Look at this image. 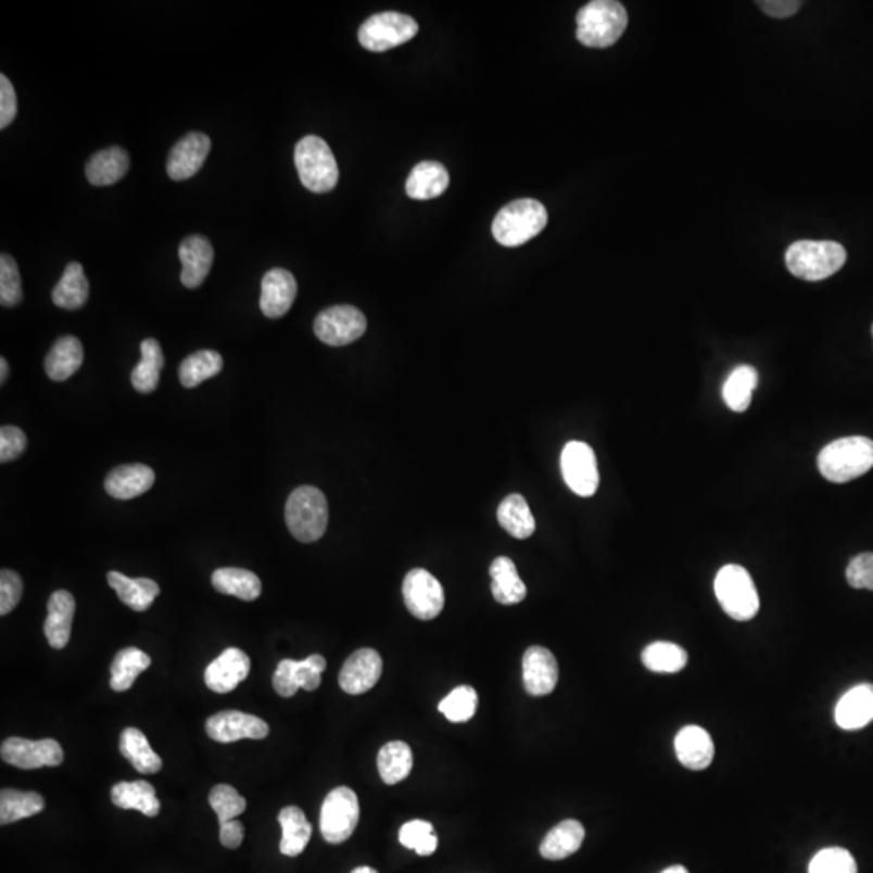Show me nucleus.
Returning a JSON list of instances; mask_svg holds the SVG:
<instances>
[{"instance_id":"obj_1","label":"nucleus","mask_w":873,"mask_h":873,"mask_svg":"<svg viewBox=\"0 0 873 873\" xmlns=\"http://www.w3.org/2000/svg\"><path fill=\"white\" fill-rule=\"evenodd\" d=\"M817 465L826 481H855L873 468V440L861 435L835 440L820 452Z\"/></svg>"},{"instance_id":"obj_2","label":"nucleus","mask_w":873,"mask_h":873,"mask_svg":"<svg viewBox=\"0 0 873 873\" xmlns=\"http://www.w3.org/2000/svg\"><path fill=\"white\" fill-rule=\"evenodd\" d=\"M577 23L578 41L585 48H610L627 29L628 12L615 0H594L578 12Z\"/></svg>"},{"instance_id":"obj_3","label":"nucleus","mask_w":873,"mask_h":873,"mask_svg":"<svg viewBox=\"0 0 873 873\" xmlns=\"http://www.w3.org/2000/svg\"><path fill=\"white\" fill-rule=\"evenodd\" d=\"M846 257L845 246L836 241L800 240L786 251V266L793 276L807 282H819L842 270Z\"/></svg>"},{"instance_id":"obj_4","label":"nucleus","mask_w":873,"mask_h":873,"mask_svg":"<svg viewBox=\"0 0 873 873\" xmlns=\"http://www.w3.org/2000/svg\"><path fill=\"white\" fill-rule=\"evenodd\" d=\"M289 531L296 541L311 544L319 541L329 524L326 495L313 485H301L291 492L286 507Z\"/></svg>"},{"instance_id":"obj_5","label":"nucleus","mask_w":873,"mask_h":873,"mask_svg":"<svg viewBox=\"0 0 873 873\" xmlns=\"http://www.w3.org/2000/svg\"><path fill=\"white\" fill-rule=\"evenodd\" d=\"M294 165L304 188L313 193H329L339 184V165L322 138L304 137L294 149Z\"/></svg>"},{"instance_id":"obj_6","label":"nucleus","mask_w":873,"mask_h":873,"mask_svg":"<svg viewBox=\"0 0 873 873\" xmlns=\"http://www.w3.org/2000/svg\"><path fill=\"white\" fill-rule=\"evenodd\" d=\"M547 220V210L539 201H513L495 217L492 233L504 246H521L537 237L544 230Z\"/></svg>"},{"instance_id":"obj_7","label":"nucleus","mask_w":873,"mask_h":873,"mask_svg":"<svg viewBox=\"0 0 873 873\" xmlns=\"http://www.w3.org/2000/svg\"><path fill=\"white\" fill-rule=\"evenodd\" d=\"M716 595L728 617L749 621L759 611L760 600L749 571L739 565H726L716 578Z\"/></svg>"},{"instance_id":"obj_8","label":"nucleus","mask_w":873,"mask_h":873,"mask_svg":"<svg viewBox=\"0 0 873 873\" xmlns=\"http://www.w3.org/2000/svg\"><path fill=\"white\" fill-rule=\"evenodd\" d=\"M359 822V800L349 786H339L324 799L320 809V833L330 845L345 843Z\"/></svg>"},{"instance_id":"obj_9","label":"nucleus","mask_w":873,"mask_h":873,"mask_svg":"<svg viewBox=\"0 0 873 873\" xmlns=\"http://www.w3.org/2000/svg\"><path fill=\"white\" fill-rule=\"evenodd\" d=\"M419 26L412 16L398 12H383L370 16L359 28L358 38L364 49L385 52L405 45L418 35Z\"/></svg>"},{"instance_id":"obj_10","label":"nucleus","mask_w":873,"mask_h":873,"mask_svg":"<svg viewBox=\"0 0 873 873\" xmlns=\"http://www.w3.org/2000/svg\"><path fill=\"white\" fill-rule=\"evenodd\" d=\"M367 329L366 316L350 304L327 307L314 320V333L330 346H345L362 339Z\"/></svg>"},{"instance_id":"obj_11","label":"nucleus","mask_w":873,"mask_h":873,"mask_svg":"<svg viewBox=\"0 0 873 873\" xmlns=\"http://www.w3.org/2000/svg\"><path fill=\"white\" fill-rule=\"evenodd\" d=\"M3 762L22 770L59 767L64 762V750L55 739L31 741L9 737L0 747Z\"/></svg>"},{"instance_id":"obj_12","label":"nucleus","mask_w":873,"mask_h":873,"mask_svg":"<svg viewBox=\"0 0 873 873\" xmlns=\"http://www.w3.org/2000/svg\"><path fill=\"white\" fill-rule=\"evenodd\" d=\"M403 598L406 608L418 620H434L445 605L442 584L428 570L416 568L403 581Z\"/></svg>"},{"instance_id":"obj_13","label":"nucleus","mask_w":873,"mask_h":873,"mask_svg":"<svg viewBox=\"0 0 873 873\" xmlns=\"http://www.w3.org/2000/svg\"><path fill=\"white\" fill-rule=\"evenodd\" d=\"M561 472L568 488L580 497H592L598 489L597 458L584 442L567 443L561 452Z\"/></svg>"},{"instance_id":"obj_14","label":"nucleus","mask_w":873,"mask_h":873,"mask_svg":"<svg viewBox=\"0 0 873 873\" xmlns=\"http://www.w3.org/2000/svg\"><path fill=\"white\" fill-rule=\"evenodd\" d=\"M206 733L211 739L224 744L240 739H264L269 734V725L260 717L240 710H224L207 720Z\"/></svg>"},{"instance_id":"obj_15","label":"nucleus","mask_w":873,"mask_h":873,"mask_svg":"<svg viewBox=\"0 0 873 873\" xmlns=\"http://www.w3.org/2000/svg\"><path fill=\"white\" fill-rule=\"evenodd\" d=\"M382 658L377 650H356L343 663L339 678L340 687L352 696L367 693L382 676Z\"/></svg>"},{"instance_id":"obj_16","label":"nucleus","mask_w":873,"mask_h":873,"mask_svg":"<svg viewBox=\"0 0 873 873\" xmlns=\"http://www.w3.org/2000/svg\"><path fill=\"white\" fill-rule=\"evenodd\" d=\"M522 681L531 696L542 697L554 693L558 683V663L555 655L542 646L529 647L522 657Z\"/></svg>"},{"instance_id":"obj_17","label":"nucleus","mask_w":873,"mask_h":873,"mask_svg":"<svg viewBox=\"0 0 873 873\" xmlns=\"http://www.w3.org/2000/svg\"><path fill=\"white\" fill-rule=\"evenodd\" d=\"M211 151V140L204 134H188L172 149L167 161V174L172 180L181 181L194 177L204 165Z\"/></svg>"},{"instance_id":"obj_18","label":"nucleus","mask_w":873,"mask_h":873,"mask_svg":"<svg viewBox=\"0 0 873 873\" xmlns=\"http://www.w3.org/2000/svg\"><path fill=\"white\" fill-rule=\"evenodd\" d=\"M250 657L237 647L224 650L204 671V681L217 694L231 693L250 674Z\"/></svg>"},{"instance_id":"obj_19","label":"nucleus","mask_w":873,"mask_h":873,"mask_svg":"<svg viewBox=\"0 0 873 873\" xmlns=\"http://www.w3.org/2000/svg\"><path fill=\"white\" fill-rule=\"evenodd\" d=\"M181 261V283L187 289H198L210 276L214 263V248L206 237L193 235L185 238L178 248Z\"/></svg>"},{"instance_id":"obj_20","label":"nucleus","mask_w":873,"mask_h":873,"mask_svg":"<svg viewBox=\"0 0 873 873\" xmlns=\"http://www.w3.org/2000/svg\"><path fill=\"white\" fill-rule=\"evenodd\" d=\"M261 311L270 319H279L289 313L296 298V280L287 269H270L261 283Z\"/></svg>"},{"instance_id":"obj_21","label":"nucleus","mask_w":873,"mask_h":873,"mask_svg":"<svg viewBox=\"0 0 873 873\" xmlns=\"http://www.w3.org/2000/svg\"><path fill=\"white\" fill-rule=\"evenodd\" d=\"M674 750L681 766L689 770H704L716 756L712 736L704 728L684 726L674 739Z\"/></svg>"},{"instance_id":"obj_22","label":"nucleus","mask_w":873,"mask_h":873,"mask_svg":"<svg viewBox=\"0 0 873 873\" xmlns=\"http://www.w3.org/2000/svg\"><path fill=\"white\" fill-rule=\"evenodd\" d=\"M155 475L149 466L135 463L122 465L109 472L105 491L117 501H131L140 497L154 485Z\"/></svg>"},{"instance_id":"obj_23","label":"nucleus","mask_w":873,"mask_h":873,"mask_svg":"<svg viewBox=\"0 0 873 873\" xmlns=\"http://www.w3.org/2000/svg\"><path fill=\"white\" fill-rule=\"evenodd\" d=\"M836 725L843 730H861L873 720V684L862 683L849 689L835 709Z\"/></svg>"},{"instance_id":"obj_24","label":"nucleus","mask_w":873,"mask_h":873,"mask_svg":"<svg viewBox=\"0 0 873 873\" xmlns=\"http://www.w3.org/2000/svg\"><path fill=\"white\" fill-rule=\"evenodd\" d=\"M75 598L68 591H55L49 598L45 634L54 649H64L71 641Z\"/></svg>"},{"instance_id":"obj_25","label":"nucleus","mask_w":873,"mask_h":873,"mask_svg":"<svg viewBox=\"0 0 873 873\" xmlns=\"http://www.w3.org/2000/svg\"><path fill=\"white\" fill-rule=\"evenodd\" d=\"M450 185L448 170L439 162H419L408 180H406V194L413 200L428 201L445 193Z\"/></svg>"},{"instance_id":"obj_26","label":"nucleus","mask_w":873,"mask_h":873,"mask_svg":"<svg viewBox=\"0 0 873 873\" xmlns=\"http://www.w3.org/2000/svg\"><path fill=\"white\" fill-rule=\"evenodd\" d=\"M130 157L122 148H107L92 155L86 164V178L94 187H109L127 175Z\"/></svg>"},{"instance_id":"obj_27","label":"nucleus","mask_w":873,"mask_h":873,"mask_svg":"<svg viewBox=\"0 0 873 873\" xmlns=\"http://www.w3.org/2000/svg\"><path fill=\"white\" fill-rule=\"evenodd\" d=\"M585 830L578 820H565L551 830L541 845V856L548 861H561L580 851Z\"/></svg>"},{"instance_id":"obj_28","label":"nucleus","mask_w":873,"mask_h":873,"mask_svg":"<svg viewBox=\"0 0 873 873\" xmlns=\"http://www.w3.org/2000/svg\"><path fill=\"white\" fill-rule=\"evenodd\" d=\"M83 359H85V353H83L81 342L76 337H62L46 356V372L55 382H64L81 367Z\"/></svg>"},{"instance_id":"obj_29","label":"nucleus","mask_w":873,"mask_h":873,"mask_svg":"<svg viewBox=\"0 0 873 873\" xmlns=\"http://www.w3.org/2000/svg\"><path fill=\"white\" fill-rule=\"evenodd\" d=\"M107 582L117 592L118 598L135 611L148 610L161 592V587L155 581L148 580V578L131 580L118 571H111L107 574Z\"/></svg>"},{"instance_id":"obj_30","label":"nucleus","mask_w":873,"mask_h":873,"mask_svg":"<svg viewBox=\"0 0 873 873\" xmlns=\"http://www.w3.org/2000/svg\"><path fill=\"white\" fill-rule=\"evenodd\" d=\"M111 799L115 806L124 810H138L146 817H155L161 812V800L155 788L148 782H122L112 788Z\"/></svg>"},{"instance_id":"obj_31","label":"nucleus","mask_w":873,"mask_h":873,"mask_svg":"<svg viewBox=\"0 0 873 873\" xmlns=\"http://www.w3.org/2000/svg\"><path fill=\"white\" fill-rule=\"evenodd\" d=\"M492 594L502 605H515L524 600L528 589L519 578L511 558L498 557L491 565Z\"/></svg>"},{"instance_id":"obj_32","label":"nucleus","mask_w":873,"mask_h":873,"mask_svg":"<svg viewBox=\"0 0 873 873\" xmlns=\"http://www.w3.org/2000/svg\"><path fill=\"white\" fill-rule=\"evenodd\" d=\"M279 823L282 826L280 852L289 858H296L306 849L313 835V826L307 822L303 810L294 806L280 810Z\"/></svg>"},{"instance_id":"obj_33","label":"nucleus","mask_w":873,"mask_h":873,"mask_svg":"<svg viewBox=\"0 0 873 873\" xmlns=\"http://www.w3.org/2000/svg\"><path fill=\"white\" fill-rule=\"evenodd\" d=\"M121 752L143 775L161 772V757L152 750L148 737L138 728H127L122 731Z\"/></svg>"},{"instance_id":"obj_34","label":"nucleus","mask_w":873,"mask_h":873,"mask_svg":"<svg viewBox=\"0 0 873 873\" xmlns=\"http://www.w3.org/2000/svg\"><path fill=\"white\" fill-rule=\"evenodd\" d=\"M213 585L220 594L233 595L244 602L256 600L263 591L260 578L243 568H220L214 571Z\"/></svg>"},{"instance_id":"obj_35","label":"nucleus","mask_w":873,"mask_h":873,"mask_svg":"<svg viewBox=\"0 0 873 873\" xmlns=\"http://www.w3.org/2000/svg\"><path fill=\"white\" fill-rule=\"evenodd\" d=\"M377 769L385 785H396L412 773L413 752L403 741H392L379 750Z\"/></svg>"},{"instance_id":"obj_36","label":"nucleus","mask_w":873,"mask_h":873,"mask_svg":"<svg viewBox=\"0 0 873 873\" xmlns=\"http://www.w3.org/2000/svg\"><path fill=\"white\" fill-rule=\"evenodd\" d=\"M151 667V657L137 647H127L115 655L111 667V687L117 693L130 689L137 678Z\"/></svg>"},{"instance_id":"obj_37","label":"nucleus","mask_w":873,"mask_h":873,"mask_svg":"<svg viewBox=\"0 0 873 873\" xmlns=\"http://www.w3.org/2000/svg\"><path fill=\"white\" fill-rule=\"evenodd\" d=\"M497 518L502 528L515 539H528L534 534L535 519L522 495H508L498 507Z\"/></svg>"},{"instance_id":"obj_38","label":"nucleus","mask_w":873,"mask_h":873,"mask_svg":"<svg viewBox=\"0 0 873 873\" xmlns=\"http://www.w3.org/2000/svg\"><path fill=\"white\" fill-rule=\"evenodd\" d=\"M759 382V374L752 366H737L728 376L723 385V402L734 413H744L752 402V393Z\"/></svg>"},{"instance_id":"obj_39","label":"nucleus","mask_w":873,"mask_h":873,"mask_svg":"<svg viewBox=\"0 0 873 873\" xmlns=\"http://www.w3.org/2000/svg\"><path fill=\"white\" fill-rule=\"evenodd\" d=\"M88 294L89 283L81 264L71 263L65 269L61 282L52 291V300H54L55 306L75 311L85 306Z\"/></svg>"},{"instance_id":"obj_40","label":"nucleus","mask_w":873,"mask_h":873,"mask_svg":"<svg viewBox=\"0 0 873 873\" xmlns=\"http://www.w3.org/2000/svg\"><path fill=\"white\" fill-rule=\"evenodd\" d=\"M46 800L35 792H16L5 788L0 793V825H10L42 812Z\"/></svg>"},{"instance_id":"obj_41","label":"nucleus","mask_w":873,"mask_h":873,"mask_svg":"<svg viewBox=\"0 0 873 873\" xmlns=\"http://www.w3.org/2000/svg\"><path fill=\"white\" fill-rule=\"evenodd\" d=\"M162 367H164V355L157 340H144L141 343V362L131 374L134 389L140 393L154 392L159 385Z\"/></svg>"},{"instance_id":"obj_42","label":"nucleus","mask_w":873,"mask_h":873,"mask_svg":"<svg viewBox=\"0 0 873 873\" xmlns=\"http://www.w3.org/2000/svg\"><path fill=\"white\" fill-rule=\"evenodd\" d=\"M222 367H224V359L217 352H214V350H201V352L188 356L180 364L178 376H180L181 385L187 387V389H194V387L201 385L204 380L217 376Z\"/></svg>"},{"instance_id":"obj_43","label":"nucleus","mask_w":873,"mask_h":873,"mask_svg":"<svg viewBox=\"0 0 873 873\" xmlns=\"http://www.w3.org/2000/svg\"><path fill=\"white\" fill-rule=\"evenodd\" d=\"M643 663L654 673H678L687 665V653L678 644L658 641L644 649Z\"/></svg>"},{"instance_id":"obj_44","label":"nucleus","mask_w":873,"mask_h":873,"mask_svg":"<svg viewBox=\"0 0 873 873\" xmlns=\"http://www.w3.org/2000/svg\"><path fill=\"white\" fill-rule=\"evenodd\" d=\"M439 710L450 722H468L478 710V693L471 686L456 687L439 704Z\"/></svg>"},{"instance_id":"obj_45","label":"nucleus","mask_w":873,"mask_h":873,"mask_svg":"<svg viewBox=\"0 0 873 873\" xmlns=\"http://www.w3.org/2000/svg\"><path fill=\"white\" fill-rule=\"evenodd\" d=\"M400 843L408 849H415L419 856L434 855L439 848V839L432 823L425 820H412L400 830Z\"/></svg>"},{"instance_id":"obj_46","label":"nucleus","mask_w":873,"mask_h":873,"mask_svg":"<svg viewBox=\"0 0 873 873\" xmlns=\"http://www.w3.org/2000/svg\"><path fill=\"white\" fill-rule=\"evenodd\" d=\"M210 804L217 813L218 823L230 822L246 810V799L230 785L214 786Z\"/></svg>"},{"instance_id":"obj_47","label":"nucleus","mask_w":873,"mask_h":873,"mask_svg":"<svg viewBox=\"0 0 873 873\" xmlns=\"http://www.w3.org/2000/svg\"><path fill=\"white\" fill-rule=\"evenodd\" d=\"M809 873H858V864L848 849L826 848L813 856Z\"/></svg>"},{"instance_id":"obj_48","label":"nucleus","mask_w":873,"mask_h":873,"mask_svg":"<svg viewBox=\"0 0 873 873\" xmlns=\"http://www.w3.org/2000/svg\"><path fill=\"white\" fill-rule=\"evenodd\" d=\"M22 277L15 260L9 254L0 256V304L13 307L22 301Z\"/></svg>"},{"instance_id":"obj_49","label":"nucleus","mask_w":873,"mask_h":873,"mask_svg":"<svg viewBox=\"0 0 873 873\" xmlns=\"http://www.w3.org/2000/svg\"><path fill=\"white\" fill-rule=\"evenodd\" d=\"M327 661L322 655L314 654L301 661L293 660V674L298 687L316 691L320 686V674L326 670Z\"/></svg>"},{"instance_id":"obj_50","label":"nucleus","mask_w":873,"mask_h":873,"mask_svg":"<svg viewBox=\"0 0 873 873\" xmlns=\"http://www.w3.org/2000/svg\"><path fill=\"white\" fill-rule=\"evenodd\" d=\"M23 594L22 578L12 570L0 573V615L5 617L18 605Z\"/></svg>"},{"instance_id":"obj_51","label":"nucleus","mask_w":873,"mask_h":873,"mask_svg":"<svg viewBox=\"0 0 873 873\" xmlns=\"http://www.w3.org/2000/svg\"><path fill=\"white\" fill-rule=\"evenodd\" d=\"M846 580L851 587L873 591V554H861L852 558L846 570Z\"/></svg>"},{"instance_id":"obj_52","label":"nucleus","mask_w":873,"mask_h":873,"mask_svg":"<svg viewBox=\"0 0 873 873\" xmlns=\"http://www.w3.org/2000/svg\"><path fill=\"white\" fill-rule=\"evenodd\" d=\"M25 432L20 428H15V426H2V429H0V461H13L25 452Z\"/></svg>"},{"instance_id":"obj_53","label":"nucleus","mask_w":873,"mask_h":873,"mask_svg":"<svg viewBox=\"0 0 873 873\" xmlns=\"http://www.w3.org/2000/svg\"><path fill=\"white\" fill-rule=\"evenodd\" d=\"M18 101L12 81L5 75L0 76V128H7L15 121Z\"/></svg>"},{"instance_id":"obj_54","label":"nucleus","mask_w":873,"mask_h":873,"mask_svg":"<svg viewBox=\"0 0 873 873\" xmlns=\"http://www.w3.org/2000/svg\"><path fill=\"white\" fill-rule=\"evenodd\" d=\"M274 689L279 696L282 697H293L294 694L298 693L296 681H294L293 674V660L287 658V660H282L277 667L276 673H274Z\"/></svg>"},{"instance_id":"obj_55","label":"nucleus","mask_w":873,"mask_h":873,"mask_svg":"<svg viewBox=\"0 0 873 873\" xmlns=\"http://www.w3.org/2000/svg\"><path fill=\"white\" fill-rule=\"evenodd\" d=\"M800 5L802 3L798 0H763V2H759L760 9L767 15L775 16V18H789L798 12Z\"/></svg>"},{"instance_id":"obj_56","label":"nucleus","mask_w":873,"mask_h":873,"mask_svg":"<svg viewBox=\"0 0 873 873\" xmlns=\"http://www.w3.org/2000/svg\"><path fill=\"white\" fill-rule=\"evenodd\" d=\"M244 839L243 823L238 820H230V822L222 823L220 825V843L227 849L240 848Z\"/></svg>"},{"instance_id":"obj_57","label":"nucleus","mask_w":873,"mask_h":873,"mask_svg":"<svg viewBox=\"0 0 873 873\" xmlns=\"http://www.w3.org/2000/svg\"><path fill=\"white\" fill-rule=\"evenodd\" d=\"M7 376H9V364H7V359H0V382H5Z\"/></svg>"},{"instance_id":"obj_58","label":"nucleus","mask_w":873,"mask_h":873,"mask_svg":"<svg viewBox=\"0 0 873 873\" xmlns=\"http://www.w3.org/2000/svg\"><path fill=\"white\" fill-rule=\"evenodd\" d=\"M661 873H689V872H687V869L683 868V865H671V868L665 869V871Z\"/></svg>"},{"instance_id":"obj_59","label":"nucleus","mask_w":873,"mask_h":873,"mask_svg":"<svg viewBox=\"0 0 873 873\" xmlns=\"http://www.w3.org/2000/svg\"><path fill=\"white\" fill-rule=\"evenodd\" d=\"M352 873H379V872H377L376 869L366 868V865H364V868L355 869V871H353Z\"/></svg>"},{"instance_id":"obj_60","label":"nucleus","mask_w":873,"mask_h":873,"mask_svg":"<svg viewBox=\"0 0 873 873\" xmlns=\"http://www.w3.org/2000/svg\"><path fill=\"white\" fill-rule=\"evenodd\" d=\"M872 336H873V326H872Z\"/></svg>"}]
</instances>
